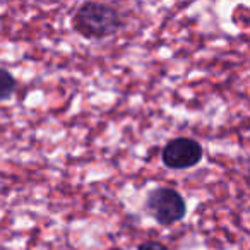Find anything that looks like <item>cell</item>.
Wrapping results in <instances>:
<instances>
[{
    "label": "cell",
    "instance_id": "6da1fadb",
    "mask_svg": "<svg viewBox=\"0 0 250 250\" xmlns=\"http://www.w3.org/2000/svg\"><path fill=\"white\" fill-rule=\"evenodd\" d=\"M72 26L81 36L91 40H101L113 36L124 26L120 12L111 5L100 2H84L74 14Z\"/></svg>",
    "mask_w": 250,
    "mask_h": 250
},
{
    "label": "cell",
    "instance_id": "7a4b0ae2",
    "mask_svg": "<svg viewBox=\"0 0 250 250\" xmlns=\"http://www.w3.org/2000/svg\"><path fill=\"white\" fill-rule=\"evenodd\" d=\"M146 206L153 218L163 226L178 223L180 219H184L185 211H187L184 197L175 188L170 187H160L151 190L147 195Z\"/></svg>",
    "mask_w": 250,
    "mask_h": 250
},
{
    "label": "cell",
    "instance_id": "3957f363",
    "mask_svg": "<svg viewBox=\"0 0 250 250\" xmlns=\"http://www.w3.org/2000/svg\"><path fill=\"white\" fill-rule=\"evenodd\" d=\"M204 156L202 146L188 137H177L163 147L161 160L171 170H187L201 163Z\"/></svg>",
    "mask_w": 250,
    "mask_h": 250
},
{
    "label": "cell",
    "instance_id": "277c9868",
    "mask_svg": "<svg viewBox=\"0 0 250 250\" xmlns=\"http://www.w3.org/2000/svg\"><path fill=\"white\" fill-rule=\"evenodd\" d=\"M16 79L7 69H0V103L7 101L16 91Z\"/></svg>",
    "mask_w": 250,
    "mask_h": 250
},
{
    "label": "cell",
    "instance_id": "5b68a950",
    "mask_svg": "<svg viewBox=\"0 0 250 250\" xmlns=\"http://www.w3.org/2000/svg\"><path fill=\"white\" fill-rule=\"evenodd\" d=\"M139 250H170V249L160 242H146L139 247Z\"/></svg>",
    "mask_w": 250,
    "mask_h": 250
},
{
    "label": "cell",
    "instance_id": "8992f818",
    "mask_svg": "<svg viewBox=\"0 0 250 250\" xmlns=\"http://www.w3.org/2000/svg\"><path fill=\"white\" fill-rule=\"evenodd\" d=\"M113 250H120V249H113Z\"/></svg>",
    "mask_w": 250,
    "mask_h": 250
}]
</instances>
